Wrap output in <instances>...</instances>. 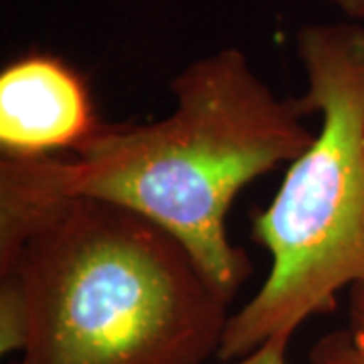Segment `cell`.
Listing matches in <instances>:
<instances>
[{"mask_svg":"<svg viewBox=\"0 0 364 364\" xmlns=\"http://www.w3.org/2000/svg\"><path fill=\"white\" fill-rule=\"evenodd\" d=\"M287 336H273L263 342L255 350H251L241 358H235L231 364H289L287 363Z\"/></svg>","mask_w":364,"mask_h":364,"instance_id":"8992f818","label":"cell"},{"mask_svg":"<svg viewBox=\"0 0 364 364\" xmlns=\"http://www.w3.org/2000/svg\"><path fill=\"white\" fill-rule=\"evenodd\" d=\"M231 301L152 221L71 198L0 225V354L13 364H205Z\"/></svg>","mask_w":364,"mask_h":364,"instance_id":"7a4b0ae2","label":"cell"},{"mask_svg":"<svg viewBox=\"0 0 364 364\" xmlns=\"http://www.w3.org/2000/svg\"><path fill=\"white\" fill-rule=\"evenodd\" d=\"M85 79L65 59L26 53L0 73V152L69 154L102 130Z\"/></svg>","mask_w":364,"mask_h":364,"instance_id":"277c9868","label":"cell"},{"mask_svg":"<svg viewBox=\"0 0 364 364\" xmlns=\"http://www.w3.org/2000/svg\"><path fill=\"white\" fill-rule=\"evenodd\" d=\"M308 81L301 105L320 116L251 237L272 257L265 282L229 316L217 356L241 358L273 336L291 338L364 282V26L312 23L296 31Z\"/></svg>","mask_w":364,"mask_h":364,"instance_id":"3957f363","label":"cell"},{"mask_svg":"<svg viewBox=\"0 0 364 364\" xmlns=\"http://www.w3.org/2000/svg\"><path fill=\"white\" fill-rule=\"evenodd\" d=\"M308 360L310 364H364V282L348 289L344 324L316 340Z\"/></svg>","mask_w":364,"mask_h":364,"instance_id":"5b68a950","label":"cell"},{"mask_svg":"<svg viewBox=\"0 0 364 364\" xmlns=\"http://www.w3.org/2000/svg\"><path fill=\"white\" fill-rule=\"evenodd\" d=\"M332 6H336L340 13H344L348 18L364 21V0H328Z\"/></svg>","mask_w":364,"mask_h":364,"instance_id":"52a82bcc","label":"cell"},{"mask_svg":"<svg viewBox=\"0 0 364 364\" xmlns=\"http://www.w3.org/2000/svg\"><path fill=\"white\" fill-rule=\"evenodd\" d=\"M172 114L104 124L75 152L0 158V221H21L71 198L128 208L170 233L233 301L253 265L231 243L239 193L291 164L312 144L301 100L279 97L245 53L198 57L170 81Z\"/></svg>","mask_w":364,"mask_h":364,"instance_id":"6da1fadb","label":"cell"}]
</instances>
